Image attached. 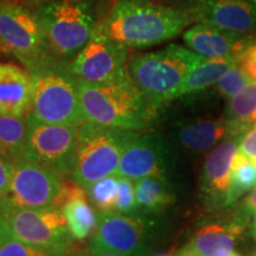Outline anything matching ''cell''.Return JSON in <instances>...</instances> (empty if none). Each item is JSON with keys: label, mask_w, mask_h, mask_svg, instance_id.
Returning a JSON list of instances; mask_svg holds the SVG:
<instances>
[{"label": "cell", "mask_w": 256, "mask_h": 256, "mask_svg": "<svg viewBox=\"0 0 256 256\" xmlns=\"http://www.w3.org/2000/svg\"><path fill=\"white\" fill-rule=\"evenodd\" d=\"M191 23L188 10L151 0H118L104 24L110 36L127 48H147L172 40Z\"/></svg>", "instance_id": "6da1fadb"}, {"label": "cell", "mask_w": 256, "mask_h": 256, "mask_svg": "<svg viewBox=\"0 0 256 256\" xmlns=\"http://www.w3.org/2000/svg\"><path fill=\"white\" fill-rule=\"evenodd\" d=\"M206 58L188 48L171 44L165 49L132 56L128 72L147 104L158 113L177 98L188 72Z\"/></svg>", "instance_id": "7a4b0ae2"}, {"label": "cell", "mask_w": 256, "mask_h": 256, "mask_svg": "<svg viewBox=\"0 0 256 256\" xmlns=\"http://www.w3.org/2000/svg\"><path fill=\"white\" fill-rule=\"evenodd\" d=\"M76 86L86 121L140 130L148 127L158 115L147 104L130 76L108 83L76 78Z\"/></svg>", "instance_id": "3957f363"}, {"label": "cell", "mask_w": 256, "mask_h": 256, "mask_svg": "<svg viewBox=\"0 0 256 256\" xmlns=\"http://www.w3.org/2000/svg\"><path fill=\"white\" fill-rule=\"evenodd\" d=\"M139 130L84 121L78 126L70 174L74 182L88 188L98 179L115 176L124 152Z\"/></svg>", "instance_id": "277c9868"}, {"label": "cell", "mask_w": 256, "mask_h": 256, "mask_svg": "<svg viewBox=\"0 0 256 256\" xmlns=\"http://www.w3.org/2000/svg\"><path fill=\"white\" fill-rule=\"evenodd\" d=\"M34 14L51 54L60 62H72L90 40L98 24L87 4L72 0L48 2L38 6Z\"/></svg>", "instance_id": "5b68a950"}, {"label": "cell", "mask_w": 256, "mask_h": 256, "mask_svg": "<svg viewBox=\"0 0 256 256\" xmlns=\"http://www.w3.org/2000/svg\"><path fill=\"white\" fill-rule=\"evenodd\" d=\"M0 46L30 74L58 66L36 14L8 0H0Z\"/></svg>", "instance_id": "8992f818"}, {"label": "cell", "mask_w": 256, "mask_h": 256, "mask_svg": "<svg viewBox=\"0 0 256 256\" xmlns=\"http://www.w3.org/2000/svg\"><path fill=\"white\" fill-rule=\"evenodd\" d=\"M31 76L32 116L46 124L80 126L84 122L76 78L68 69L52 66L32 72Z\"/></svg>", "instance_id": "52a82bcc"}, {"label": "cell", "mask_w": 256, "mask_h": 256, "mask_svg": "<svg viewBox=\"0 0 256 256\" xmlns=\"http://www.w3.org/2000/svg\"><path fill=\"white\" fill-rule=\"evenodd\" d=\"M62 185V174L57 170L26 158L16 160L8 190L0 196V212L52 206Z\"/></svg>", "instance_id": "ba28073f"}, {"label": "cell", "mask_w": 256, "mask_h": 256, "mask_svg": "<svg viewBox=\"0 0 256 256\" xmlns=\"http://www.w3.org/2000/svg\"><path fill=\"white\" fill-rule=\"evenodd\" d=\"M128 48L112 38L98 23L90 40L69 63L74 78L90 83H108L130 78Z\"/></svg>", "instance_id": "9c48e42d"}, {"label": "cell", "mask_w": 256, "mask_h": 256, "mask_svg": "<svg viewBox=\"0 0 256 256\" xmlns=\"http://www.w3.org/2000/svg\"><path fill=\"white\" fill-rule=\"evenodd\" d=\"M11 238L26 244L51 249L66 256L72 244L62 210L50 206L40 209H18L6 214Z\"/></svg>", "instance_id": "30bf717a"}, {"label": "cell", "mask_w": 256, "mask_h": 256, "mask_svg": "<svg viewBox=\"0 0 256 256\" xmlns=\"http://www.w3.org/2000/svg\"><path fill=\"white\" fill-rule=\"evenodd\" d=\"M78 126L46 124L28 115V134L24 158L70 174L78 140Z\"/></svg>", "instance_id": "8fae6325"}, {"label": "cell", "mask_w": 256, "mask_h": 256, "mask_svg": "<svg viewBox=\"0 0 256 256\" xmlns=\"http://www.w3.org/2000/svg\"><path fill=\"white\" fill-rule=\"evenodd\" d=\"M146 223L140 216L110 211L98 212V226L90 241L92 252L142 256L146 249Z\"/></svg>", "instance_id": "7c38bea8"}, {"label": "cell", "mask_w": 256, "mask_h": 256, "mask_svg": "<svg viewBox=\"0 0 256 256\" xmlns=\"http://www.w3.org/2000/svg\"><path fill=\"white\" fill-rule=\"evenodd\" d=\"M244 134H230L208 154L200 174V192L209 208H226L232 162Z\"/></svg>", "instance_id": "4fadbf2b"}, {"label": "cell", "mask_w": 256, "mask_h": 256, "mask_svg": "<svg viewBox=\"0 0 256 256\" xmlns=\"http://www.w3.org/2000/svg\"><path fill=\"white\" fill-rule=\"evenodd\" d=\"M192 20L238 34L256 32V8L249 0H191Z\"/></svg>", "instance_id": "5bb4252c"}, {"label": "cell", "mask_w": 256, "mask_h": 256, "mask_svg": "<svg viewBox=\"0 0 256 256\" xmlns=\"http://www.w3.org/2000/svg\"><path fill=\"white\" fill-rule=\"evenodd\" d=\"M168 148L159 134L145 133L138 136L121 158L115 176L136 182L146 177L166 178Z\"/></svg>", "instance_id": "9a60e30c"}, {"label": "cell", "mask_w": 256, "mask_h": 256, "mask_svg": "<svg viewBox=\"0 0 256 256\" xmlns=\"http://www.w3.org/2000/svg\"><path fill=\"white\" fill-rule=\"evenodd\" d=\"M252 36L238 34L203 23H196L183 34L188 49L206 58H235L254 43Z\"/></svg>", "instance_id": "2e32d148"}, {"label": "cell", "mask_w": 256, "mask_h": 256, "mask_svg": "<svg viewBox=\"0 0 256 256\" xmlns=\"http://www.w3.org/2000/svg\"><path fill=\"white\" fill-rule=\"evenodd\" d=\"M34 82L26 69L0 62V114L25 116L31 112Z\"/></svg>", "instance_id": "e0dca14e"}, {"label": "cell", "mask_w": 256, "mask_h": 256, "mask_svg": "<svg viewBox=\"0 0 256 256\" xmlns=\"http://www.w3.org/2000/svg\"><path fill=\"white\" fill-rule=\"evenodd\" d=\"M247 130L235 126L226 116L216 120H196L182 124L177 138L180 145L191 152H204L211 148L230 134H244Z\"/></svg>", "instance_id": "ac0fdd59"}, {"label": "cell", "mask_w": 256, "mask_h": 256, "mask_svg": "<svg viewBox=\"0 0 256 256\" xmlns=\"http://www.w3.org/2000/svg\"><path fill=\"white\" fill-rule=\"evenodd\" d=\"M244 226L240 222L229 224H206L197 230L186 248L200 256H211L220 250H232Z\"/></svg>", "instance_id": "d6986e66"}, {"label": "cell", "mask_w": 256, "mask_h": 256, "mask_svg": "<svg viewBox=\"0 0 256 256\" xmlns=\"http://www.w3.org/2000/svg\"><path fill=\"white\" fill-rule=\"evenodd\" d=\"M62 210L68 224L69 234L75 241H83L96 230L98 214L88 202L87 191L81 190L66 200Z\"/></svg>", "instance_id": "ffe728a7"}, {"label": "cell", "mask_w": 256, "mask_h": 256, "mask_svg": "<svg viewBox=\"0 0 256 256\" xmlns=\"http://www.w3.org/2000/svg\"><path fill=\"white\" fill-rule=\"evenodd\" d=\"M134 192L139 215H156L174 200L166 178L146 177L136 180Z\"/></svg>", "instance_id": "44dd1931"}, {"label": "cell", "mask_w": 256, "mask_h": 256, "mask_svg": "<svg viewBox=\"0 0 256 256\" xmlns=\"http://www.w3.org/2000/svg\"><path fill=\"white\" fill-rule=\"evenodd\" d=\"M238 63L235 58H206L188 72L178 92V98L197 92L216 84L230 66Z\"/></svg>", "instance_id": "7402d4cb"}, {"label": "cell", "mask_w": 256, "mask_h": 256, "mask_svg": "<svg viewBox=\"0 0 256 256\" xmlns=\"http://www.w3.org/2000/svg\"><path fill=\"white\" fill-rule=\"evenodd\" d=\"M28 134V115L0 114V156L16 162L24 158Z\"/></svg>", "instance_id": "603a6c76"}, {"label": "cell", "mask_w": 256, "mask_h": 256, "mask_svg": "<svg viewBox=\"0 0 256 256\" xmlns=\"http://www.w3.org/2000/svg\"><path fill=\"white\" fill-rule=\"evenodd\" d=\"M226 118L244 130L256 126V82H250L229 98Z\"/></svg>", "instance_id": "cb8c5ba5"}, {"label": "cell", "mask_w": 256, "mask_h": 256, "mask_svg": "<svg viewBox=\"0 0 256 256\" xmlns=\"http://www.w3.org/2000/svg\"><path fill=\"white\" fill-rule=\"evenodd\" d=\"M256 186V164L250 162L247 156L236 153L232 162L230 188L226 206H232L238 198Z\"/></svg>", "instance_id": "d4e9b609"}, {"label": "cell", "mask_w": 256, "mask_h": 256, "mask_svg": "<svg viewBox=\"0 0 256 256\" xmlns=\"http://www.w3.org/2000/svg\"><path fill=\"white\" fill-rule=\"evenodd\" d=\"M88 200L98 209V212L115 211L118 192H119V176H108L94 182L86 188Z\"/></svg>", "instance_id": "484cf974"}, {"label": "cell", "mask_w": 256, "mask_h": 256, "mask_svg": "<svg viewBox=\"0 0 256 256\" xmlns=\"http://www.w3.org/2000/svg\"><path fill=\"white\" fill-rule=\"evenodd\" d=\"M250 82H252V80L242 72L238 63H235L220 76L218 82L216 83V88L223 98L229 100Z\"/></svg>", "instance_id": "4316f807"}, {"label": "cell", "mask_w": 256, "mask_h": 256, "mask_svg": "<svg viewBox=\"0 0 256 256\" xmlns=\"http://www.w3.org/2000/svg\"><path fill=\"white\" fill-rule=\"evenodd\" d=\"M115 212L130 216H139L136 208L134 184L130 179L119 176V192L115 202Z\"/></svg>", "instance_id": "83f0119b"}, {"label": "cell", "mask_w": 256, "mask_h": 256, "mask_svg": "<svg viewBox=\"0 0 256 256\" xmlns=\"http://www.w3.org/2000/svg\"><path fill=\"white\" fill-rule=\"evenodd\" d=\"M0 256H64L51 249L26 244L16 238H8L0 246Z\"/></svg>", "instance_id": "f1b7e54d"}, {"label": "cell", "mask_w": 256, "mask_h": 256, "mask_svg": "<svg viewBox=\"0 0 256 256\" xmlns=\"http://www.w3.org/2000/svg\"><path fill=\"white\" fill-rule=\"evenodd\" d=\"M238 66L252 82H256V42L242 51L238 57Z\"/></svg>", "instance_id": "f546056e"}, {"label": "cell", "mask_w": 256, "mask_h": 256, "mask_svg": "<svg viewBox=\"0 0 256 256\" xmlns=\"http://www.w3.org/2000/svg\"><path fill=\"white\" fill-rule=\"evenodd\" d=\"M238 152L256 164V126L249 128L244 133L238 145Z\"/></svg>", "instance_id": "4dcf8cb0"}, {"label": "cell", "mask_w": 256, "mask_h": 256, "mask_svg": "<svg viewBox=\"0 0 256 256\" xmlns=\"http://www.w3.org/2000/svg\"><path fill=\"white\" fill-rule=\"evenodd\" d=\"M14 171V162L0 156V196L8 190Z\"/></svg>", "instance_id": "1f68e13d"}, {"label": "cell", "mask_w": 256, "mask_h": 256, "mask_svg": "<svg viewBox=\"0 0 256 256\" xmlns=\"http://www.w3.org/2000/svg\"><path fill=\"white\" fill-rule=\"evenodd\" d=\"M256 212V186L252 188L249 196L246 198L243 203L241 214L243 218H247L249 216H252Z\"/></svg>", "instance_id": "d6a6232c"}, {"label": "cell", "mask_w": 256, "mask_h": 256, "mask_svg": "<svg viewBox=\"0 0 256 256\" xmlns=\"http://www.w3.org/2000/svg\"><path fill=\"white\" fill-rule=\"evenodd\" d=\"M8 238H11V232H10L8 218L0 212V246L8 241Z\"/></svg>", "instance_id": "836d02e7"}, {"label": "cell", "mask_w": 256, "mask_h": 256, "mask_svg": "<svg viewBox=\"0 0 256 256\" xmlns=\"http://www.w3.org/2000/svg\"><path fill=\"white\" fill-rule=\"evenodd\" d=\"M83 256H126V255H121V254H115V252H89L87 255Z\"/></svg>", "instance_id": "e575fe53"}, {"label": "cell", "mask_w": 256, "mask_h": 256, "mask_svg": "<svg viewBox=\"0 0 256 256\" xmlns=\"http://www.w3.org/2000/svg\"><path fill=\"white\" fill-rule=\"evenodd\" d=\"M176 256H200V255L196 254V252H194L190 250V249H188V248H185L182 252H179Z\"/></svg>", "instance_id": "d590c367"}, {"label": "cell", "mask_w": 256, "mask_h": 256, "mask_svg": "<svg viewBox=\"0 0 256 256\" xmlns=\"http://www.w3.org/2000/svg\"><path fill=\"white\" fill-rule=\"evenodd\" d=\"M211 256H240V255L236 254V252H234L232 250H220Z\"/></svg>", "instance_id": "8d00e7d4"}, {"label": "cell", "mask_w": 256, "mask_h": 256, "mask_svg": "<svg viewBox=\"0 0 256 256\" xmlns=\"http://www.w3.org/2000/svg\"><path fill=\"white\" fill-rule=\"evenodd\" d=\"M252 235L256 240V212L252 215Z\"/></svg>", "instance_id": "74e56055"}, {"label": "cell", "mask_w": 256, "mask_h": 256, "mask_svg": "<svg viewBox=\"0 0 256 256\" xmlns=\"http://www.w3.org/2000/svg\"><path fill=\"white\" fill-rule=\"evenodd\" d=\"M156 256H176V255H174V252L171 250V252H160V254H156Z\"/></svg>", "instance_id": "f35d334b"}, {"label": "cell", "mask_w": 256, "mask_h": 256, "mask_svg": "<svg viewBox=\"0 0 256 256\" xmlns=\"http://www.w3.org/2000/svg\"><path fill=\"white\" fill-rule=\"evenodd\" d=\"M249 2H250L252 4V6H254V8H256V0H249Z\"/></svg>", "instance_id": "ab89813d"}, {"label": "cell", "mask_w": 256, "mask_h": 256, "mask_svg": "<svg viewBox=\"0 0 256 256\" xmlns=\"http://www.w3.org/2000/svg\"><path fill=\"white\" fill-rule=\"evenodd\" d=\"M49 2H52V0H49Z\"/></svg>", "instance_id": "60d3db41"}]
</instances>
